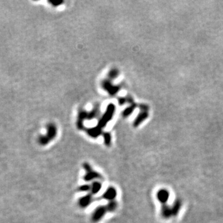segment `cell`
<instances>
[{"instance_id":"6da1fadb","label":"cell","mask_w":223,"mask_h":223,"mask_svg":"<svg viewBox=\"0 0 223 223\" xmlns=\"http://www.w3.org/2000/svg\"><path fill=\"white\" fill-rule=\"evenodd\" d=\"M57 133V129L55 125L50 124L47 126V132L45 135L42 136L39 138V143L42 145L47 144L49 142L56 137Z\"/></svg>"},{"instance_id":"7a4b0ae2","label":"cell","mask_w":223,"mask_h":223,"mask_svg":"<svg viewBox=\"0 0 223 223\" xmlns=\"http://www.w3.org/2000/svg\"><path fill=\"white\" fill-rule=\"evenodd\" d=\"M107 213L106 205H100L97 207L93 211L91 215V221L92 222L97 223L100 221L106 216Z\"/></svg>"},{"instance_id":"3957f363","label":"cell","mask_w":223,"mask_h":223,"mask_svg":"<svg viewBox=\"0 0 223 223\" xmlns=\"http://www.w3.org/2000/svg\"><path fill=\"white\" fill-rule=\"evenodd\" d=\"M93 201H94L93 195L89 193L85 195H84V196L81 197L78 199V204L81 208L85 209L91 205Z\"/></svg>"},{"instance_id":"277c9868","label":"cell","mask_w":223,"mask_h":223,"mask_svg":"<svg viewBox=\"0 0 223 223\" xmlns=\"http://www.w3.org/2000/svg\"><path fill=\"white\" fill-rule=\"evenodd\" d=\"M117 196V190L116 189L112 186L109 187L104 193L102 195V198L103 200H107V201H110L112 200H115Z\"/></svg>"},{"instance_id":"5b68a950","label":"cell","mask_w":223,"mask_h":223,"mask_svg":"<svg viewBox=\"0 0 223 223\" xmlns=\"http://www.w3.org/2000/svg\"><path fill=\"white\" fill-rule=\"evenodd\" d=\"M156 196L157 201L162 204H167V201L169 200L170 193L165 189H161L157 190Z\"/></svg>"},{"instance_id":"8992f818","label":"cell","mask_w":223,"mask_h":223,"mask_svg":"<svg viewBox=\"0 0 223 223\" xmlns=\"http://www.w3.org/2000/svg\"><path fill=\"white\" fill-rule=\"evenodd\" d=\"M102 177L100 173L94 171L92 169V170L86 172L85 175L83 177V180L86 182H89L92 181L93 182L94 180L95 181V180L101 179Z\"/></svg>"},{"instance_id":"52a82bcc","label":"cell","mask_w":223,"mask_h":223,"mask_svg":"<svg viewBox=\"0 0 223 223\" xmlns=\"http://www.w3.org/2000/svg\"><path fill=\"white\" fill-rule=\"evenodd\" d=\"M113 111H114V106L112 105H110L107 110V114L103 117H102V120L99 122V125L97 126H99L101 129L102 128L104 127L106 125L107 123L111 119L112 116V114Z\"/></svg>"},{"instance_id":"ba28073f","label":"cell","mask_w":223,"mask_h":223,"mask_svg":"<svg viewBox=\"0 0 223 223\" xmlns=\"http://www.w3.org/2000/svg\"><path fill=\"white\" fill-rule=\"evenodd\" d=\"M161 216L164 219H168L172 216L171 207L167 204H164L161 205Z\"/></svg>"},{"instance_id":"9c48e42d","label":"cell","mask_w":223,"mask_h":223,"mask_svg":"<svg viewBox=\"0 0 223 223\" xmlns=\"http://www.w3.org/2000/svg\"><path fill=\"white\" fill-rule=\"evenodd\" d=\"M182 202L180 199H179V198L176 199L174 201L172 207H171L172 213V216H177L179 215V213L182 208Z\"/></svg>"},{"instance_id":"30bf717a","label":"cell","mask_w":223,"mask_h":223,"mask_svg":"<svg viewBox=\"0 0 223 223\" xmlns=\"http://www.w3.org/2000/svg\"><path fill=\"white\" fill-rule=\"evenodd\" d=\"M90 187L91 189L89 193L94 196V195L97 194L101 190L102 188V184L100 181L95 180L92 182V183L90 185Z\"/></svg>"},{"instance_id":"8fae6325","label":"cell","mask_w":223,"mask_h":223,"mask_svg":"<svg viewBox=\"0 0 223 223\" xmlns=\"http://www.w3.org/2000/svg\"><path fill=\"white\" fill-rule=\"evenodd\" d=\"M87 133L89 136L92 138H97L99 135L102 133V129L99 126H96L94 128H89L87 129Z\"/></svg>"},{"instance_id":"7c38bea8","label":"cell","mask_w":223,"mask_h":223,"mask_svg":"<svg viewBox=\"0 0 223 223\" xmlns=\"http://www.w3.org/2000/svg\"><path fill=\"white\" fill-rule=\"evenodd\" d=\"M118 202L114 200H112L110 201H108L107 204L106 205V209L107 212L109 213H114L115 211L118 208Z\"/></svg>"},{"instance_id":"4fadbf2b","label":"cell","mask_w":223,"mask_h":223,"mask_svg":"<svg viewBox=\"0 0 223 223\" xmlns=\"http://www.w3.org/2000/svg\"><path fill=\"white\" fill-rule=\"evenodd\" d=\"M147 117V113H143L141 114H140L139 115H138V117L136 118L135 121L133 122V126L136 127L138 126L139 125H140V123L143 122V121Z\"/></svg>"},{"instance_id":"5bb4252c","label":"cell","mask_w":223,"mask_h":223,"mask_svg":"<svg viewBox=\"0 0 223 223\" xmlns=\"http://www.w3.org/2000/svg\"><path fill=\"white\" fill-rule=\"evenodd\" d=\"M103 138H104V144L107 147L110 146L111 143H112V136H111L110 133L109 132L104 133Z\"/></svg>"},{"instance_id":"9a60e30c","label":"cell","mask_w":223,"mask_h":223,"mask_svg":"<svg viewBox=\"0 0 223 223\" xmlns=\"http://www.w3.org/2000/svg\"><path fill=\"white\" fill-rule=\"evenodd\" d=\"M90 185L89 184H83L78 188V190L80 192H90Z\"/></svg>"},{"instance_id":"2e32d148","label":"cell","mask_w":223,"mask_h":223,"mask_svg":"<svg viewBox=\"0 0 223 223\" xmlns=\"http://www.w3.org/2000/svg\"><path fill=\"white\" fill-rule=\"evenodd\" d=\"M104 86H105L106 89L107 90H108V91L110 93H114V92L115 93L117 91V89L115 87L112 86L110 84H109V82H106Z\"/></svg>"},{"instance_id":"e0dca14e","label":"cell","mask_w":223,"mask_h":223,"mask_svg":"<svg viewBox=\"0 0 223 223\" xmlns=\"http://www.w3.org/2000/svg\"><path fill=\"white\" fill-rule=\"evenodd\" d=\"M82 168L86 172L92 169V166L88 162H84L82 164Z\"/></svg>"},{"instance_id":"ac0fdd59","label":"cell","mask_w":223,"mask_h":223,"mask_svg":"<svg viewBox=\"0 0 223 223\" xmlns=\"http://www.w3.org/2000/svg\"><path fill=\"white\" fill-rule=\"evenodd\" d=\"M134 109H135L134 106H132V107H130L129 108H127L125 110V112H123V116L124 117H127L128 115H129L132 112Z\"/></svg>"},{"instance_id":"d6986e66","label":"cell","mask_w":223,"mask_h":223,"mask_svg":"<svg viewBox=\"0 0 223 223\" xmlns=\"http://www.w3.org/2000/svg\"><path fill=\"white\" fill-rule=\"evenodd\" d=\"M117 76V71H111V73H110V76L112 77V78H115Z\"/></svg>"},{"instance_id":"ffe728a7","label":"cell","mask_w":223,"mask_h":223,"mask_svg":"<svg viewBox=\"0 0 223 223\" xmlns=\"http://www.w3.org/2000/svg\"><path fill=\"white\" fill-rule=\"evenodd\" d=\"M125 99H120L118 100V102H120V104L121 105H122V104L124 103V102H125Z\"/></svg>"}]
</instances>
